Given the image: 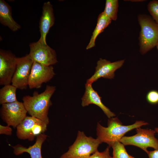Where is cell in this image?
Listing matches in <instances>:
<instances>
[{
  "instance_id": "obj_21",
  "label": "cell",
  "mask_w": 158,
  "mask_h": 158,
  "mask_svg": "<svg viewBox=\"0 0 158 158\" xmlns=\"http://www.w3.org/2000/svg\"><path fill=\"white\" fill-rule=\"evenodd\" d=\"M147 8L153 19L158 24V0L150 1L147 5Z\"/></svg>"
},
{
  "instance_id": "obj_8",
  "label": "cell",
  "mask_w": 158,
  "mask_h": 158,
  "mask_svg": "<svg viewBox=\"0 0 158 158\" xmlns=\"http://www.w3.org/2000/svg\"><path fill=\"white\" fill-rule=\"evenodd\" d=\"M29 47L28 55L33 62L48 66L58 62L55 50L47 44H43L38 40L30 43Z\"/></svg>"
},
{
  "instance_id": "obj_3",
  "label": "cell",
  "mask_w": 158,
  "mask_h": 158,
  "mask_svg": "<svg viewBox=\"0 0 158 158\" xmlns=\"http://www.w3.org/2000/svg\"><path fill=\"white\" fill-rule=\"evenodd\" d=\"M141 30L139 38L140 51L144 54L156 46L158 42V24L149 16H138Z\"/></svg>"
},
{
  "instance_id": "obj_18",
  "label": "cell",
  "mask_w": 158,
  "mask_h": 158,
  "mask_svg": "<svg viewBox=\"0 0 158 158\" xmlns=\"http://www.w3.org/2000/svg\"><path fill=\"white\" fill-rule=\"evenodd\" d=\"M17 88L13 85H4L0 89V104L12 103L18 101L16 97Z\"/></svg>"
},
{
  "instance_id": "obj_15",
  "label": "cell",
  "mask_w": 158,
  "mask_h": 158,
  "mask_svg": "<svg viewBox=\"0 0 158 158\" xmlns=\"http://www.w3.org/2000/svg\"><path fill=\"white\" fill-rule=\"evenodd\" d=\"M47 136L44 133L37 136L35 144L28 148L20 144L12 146L14 149L13 153L16 155H18L27 152L30 154L31 158H43L41 154L42 146Z\"/></svg>"
},
{
  "instance_id": "obj_16",
  "label": "cell",
  "mask_w": 158,
  "mask_h": 158,
  "mask_svg": "<svg viewBox=\"0 0 158 158\" xmlns=\"http://www.w3.org/2000/svg\"><path fill=\"white\" fill-rule=\"evenodd\" d=\"M0 22L13 32L21 28L20 25L12 17L11 6L4 0H0Z\"/></svg>"
},
{
  "instance_id": "obj_4",
  "label": "cell",
  "mask_w": 158,
  "mask_h": 158,
  "mask_svg": "<svg viewBox=\"0 0 158 158\" xmlns=\"http://www.w3.org/2000/svg\"><path fill=\"white\" fill-rule=\"evenodd\" d=\"M101 143L97 138L87 137L83 132L78 131L74 142L59 158H88L98 150Z\"/></svg>"
},
{
  "instance_id": "obj_27",
  "label": "cell",
  "mask_w": 158,
  "mask_h": 158,
  "mask_svg": "<svg viewBox=\"0 0 158 158\" xmlns=\"http://www.w3.org/2000/svg\"><path fill=\"white\" fill-rule=\"evenodd\" d=\"M154 130L155 131L156 133H158V127L155 128H154Z\"/></svg>"
},
{
  "instance_id": "obj_19",
  "label": "cell",
  "mask_w": 158,
  "mask_h": 158,
  "mask_svg": "<svg viewBox=\"0 0 158 158\" xmlns=\"http://www.w3.org/2000/svg\"><path fill=\"white\" fill-rule=\"evenodd\" d=\"M119 6L118 0H106L104 11L105 15L111 21L116 20Z\"/></svg>"
},
{
  "instance_id": "obj_5",
  "label": "cell",
  "mask_w": 158,
  "mask_h": 158,
  "mask_svg": "<svg viewBox=\"0 0 158 158\" xmlns=\"http://www.w3.org/2000/svg\"><path fill=\"white\" fill-rule=\"evenodd\" d=\"M136 134L130 136H124L120 141L124 145H133L138 147L147 153V148L150 147L158 150V140L154 136V130L136 128Z\"/></svg>"
},
{
  "instance_id": "obj_13",
  "label": "cell",
  "mask_w": 158,
  "mask_h": 158,
  "mask_svg": "<svg viewBox=\"0 0 158 158\" xmlns=\"http://www.w3.org/2000/svg\"><path fill=\"white\" fill-rule=\"evenodd\" d=\"M55 17L53 6L49 1L44 3L42 7V14L39 22L40 37L38 40L42 44H47L46 38L50 28L54 25Z\"/></svg>"
},
{
  "instance_id": "obj_28",
  "label": "cell",
  "mask_w": 158,
  "mask_h": 158,
  "mask_svg": "<svg viewBox=\"0 0 158 158\" xmlns=\"http://www.w3.org/2000/svg\"><path fill=\"white\" fill-rule=\"evenodd\" d=\"M156 47H157V49L158 50V42H157V45H156Z\"/></svg>"
},
{
  "instance_id": "obj_2",
  "label": "cell",
  "mask_w": 158,
  "mask_h": 158,
  "mask_svg": "<svg viewBox=\"0 0 158 158\" xmlns=\"http://www.w3.org/2000/svg\"><path fill=\"white\" fill-rule=\"evenodd\" d=\"M148 124L144 121H137L129 125H122L117 117L111 118L108 120L107 127H104L97 123L96 128L97 138L101 143H107L111 147L114 143L120 141L127 132L135 128Z\"/></svg>"
},
{
  "instance_id": "obj_12",
  "label": "cell",
  "mask_w": 158,
  "mask_h": 158,
  "mask_svg": "<svg viewBox=\"0 0 158 158\" xmlns=\"http://www.w3.org/2000/svg\"><path fill=\"white\" fill-rule=\"evenodd\" d=\"M125 60H122L111 62L101 58L97 62L94 74L88 79L86 83L92 84L101 78L111 79L115 76V72L123 66Z\"/></svg>"
},
{
  "instance_id": "obj_29",
  "label": "cell",
  "mask_w": 158,
  "mask_h": 158,
  "mask_svg": "<svg viewBox=\"0 0 158 158\" xmlns=\"http://www.w3.org/2000/svg\"><path fill=\"white\" fill-rule=\"evenodd\" d=\"M131 158H134L132 156Z\"/></svg>"
},
{
  "instance_id": "obj_10",
  "label": "cell",
  "mask_w": 158,
  "mask_h": 158,
  "mask_svg": "<svg viewBox=\"0 0 158 158\" xmlns=\"http://www.w3.org/2000/svg\"><path fill=\"white\" fill-rule=\"evenodd\" d=\"M17 57L11 51L0 50V85L10 84L15 72Z\"/></svg>"
},
{
  "instance_id": "obj_25",
  "label": "cell",
  "mask_w": 158,
  "mask_h": 158,
  "mask_svg": "<svg viewBox=\"0 0 158 158\" xmlns=\"http://www.w3.org/2000/svg\"><path fill=\"white\" fill-rule=\"evenodd\" d=\"M147 154L149 158H158V150L152 151H148Z\"/></svg>"
},
{
  "instance_id": "obj_6",
  "label": "cell",
  "mask_w": 158,
  "mask_h": 158,
  "mask_svg": "<svg viewBox=\"0 0 158 158\" xmlns=\"http://www.w3.org/2000/svg\"><path fill=\"white\" fill-rule=\"evenodd\" d=\"M47 125L38 118L27 116L16 127L17 136L20 139L32 141L35 137L46 131Z\"/></svg>"
},
{
  "instance_id": "obj_20",
  "label": "cell",
  "mask_w": 158,
  "mask_h": 158,
  "mask_svg": "<svg viewBox=\"0 0 158 158\" xmlns=\"http://www.w3.org/2000/svg\"><path fill=\"white\" fill-rule=\"evenodd\" d=\"M113 149L112 158H131L127 153L124 145L119 141H117L111 147Z\"/></svg>"
},
{
  "instance_id": "obj_26",
  "label": "cell",
  "mask_w": 158,
  "mask_h": 158,
  "mask_svg": "<svg viewBox=\"0 0 158 158\" xmlns=\"http://www.w3.org/2000/svg\"><path fill=\"white\" fill-rule=\"evenodd\" d=\"M124 1H130L132 2H142L145 1L144 0H124Z\"/></svg>"
},
{
  "instance_id": "obj_7",
  "label": "cell",
  "mask_w": 158,
  "mask_h": 158,
  "mask_svg": "<svg viewBox=\"0 0 158 158\" xmlns=\"http://www.w3.org/2000/svg\"><path fill=\"white\" fill-rule=\"evenodd\" d=\"M0 112L3 121L7 125L14 128L25 118L28 113L23 103L18 101L2 104Z\"/></svg>"
},
{
  "instance_id": "obj_22",
  "label": "cell",
  "mask_w": 158,
  "mask_h": 158,
  "mask_svg": "<svg viewBox=\"0 0 158 158\" xmlns=\"http://www.w3.org/2000/svg\"><path fill=\"white\" fill-rule=\"evenodd\" d=\"M146 99L148 102L150 104H158V91L155 90L149 91L147 94Z\"/></svg>"
},
{
  "instance_id": "obj_14",
  "label": "cell",
  "mask_w": 158,
  "mask_h": 158,
  "mask_svg": "<svg viewBox=\"0 0 158 158\" xmlns=\"http://www.w3.org/2000/svg\"><path fill=\"white\" fill-rule=\"evenodd\" d=\"M92 84L87 83L85 84V92L81 98L82 106L85 107L90 104H94L100 107L109 118L115 116V114L103 103L102 97L93 89Z\"/></svg>"
},
{
  "instance_id": "obj_1",
  "label": "cell",
  "mask_w": 158,
  "mask_h": 158,
  "mask_svg": "<svg viewBox=\"0 0 158 158\" xmlns=\"http://www.w3.org/2000/svg\"><path fill=\"white\" fill-rule=\"evenodd\" d=\"M56 90L55 86L47 85L44 91L41 93L35 91L32 96L23 97V103L28 113L31 116L38 118L48 125V111L52 105L51 98Z\"/></svg>"
},
{
  "instance_id": "obj_23",
  "label": "cell",
  "mask_w": 158,
  "mask_h": 158,
  "mask_svg": "<svg viewBox=\"0 0 158 158\" xmlns=\"http://www.w3.org/2000/svg\"><path fill=\"white\" fill-rule=\"evenodd\" d=\"M110 147L108 146L102 152H99L97 150L88 158H112L110 154Z\"/></svg>"
},
{
  "instance_id": "obj_9",
  "label": "cell",
  "mask_w": 158,
  "mask_h": 158,
  "mask_svg": "<svg viewBox=\"0 0 158 158\" xmlns=\"http://www.w3.org/2000/svg\"><path fill=\"white\" fill-rule=\"evenodd\" d=\"M33 61L28 54L17 58L16 69L13 75L12 85L20 90L26 89Z\"/></svg>"
},
{
  "instance_id": "obj_17",
  "label": "cell",
  "mask_w": 158,
  "mask_h": 158,
  "mask_svg": "<svg viewBox=\"0 0 158 158\" xmlns=\"http://www.w3.org/2000/svg\"><path fill=\"white\" fill-rule=\"evenodd\" d=\"M111 21V20L105 15L103 12L99 14L98 17L96 27L86 48L87 50L90 49L95 46L97 38L110 24Z\"/></svg>"
},
{
  "instance_id": "obj_24",
  "label": "cell",
  "mask_w": 158,
  "mask_h": 158,
  "mask_svg": "<svg viewBox=\"0 0 158 158\" xmlns=\"http://www.w3.org/2000/svg\"><path fill=\"white\" fill-rule=\"evenodd\" d=\"M12 130L10 126H3L0 125V134H5L11 135L12 134Z\"/></svg>"
},
{
  "instance_id": "obj_11",
  "label": "cell",
  "mask_w": 158,
  "mask_h": 158,
  "mask_svg": "<svg viewBox=\"0 0 158 158\" xmlns=\"http://www.w3.org/2000/svg\"><path fill=\"white\" fill-rule=\"evenodd\" d=\"M55 75L52 66H47L33 62L29 79L28 86L30 89L40 88L43 83L49 81Z\"/></svg>"
}]
</instances>
